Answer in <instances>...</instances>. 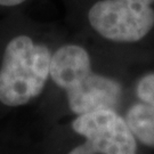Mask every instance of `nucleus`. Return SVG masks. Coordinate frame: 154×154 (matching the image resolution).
<instances>
[{
    "instance_id": "f257e3e1",
    "label": "nucleus",
    "mask_w": 154,
    "mask_h": 154,
    "mask_svg": "<svg viewBox=\"0 0 154 154\" xmlns=\"http://www.w3.org/2000/svg\"><path fill=\"white\" fill-rule=\"evenodd\" d=\"M39 154H149L122 113L104 109L44 125L38 132Z\"/></svg>"
},
{
    "instance_id": "20e7f679",
    "label": "nucleus",
    "mask_w": 154,
    "mask_h": 154,
    "mask_svg": "<svg viewBox=\"0 0 154 154\" xmlns=\"http://www.w3.org/2000/svg\"><path fill=\"white\" fill-rule=\"evenodd\" d=\"M123 86L116 78L93 71L82 81L64 91L69 114L78 116L96 110L121 112Z\"/></svg>"
},
{
    "instance_id": "0eeeda50",
    "label": "nucleus",
    "mask_w": 154,
    "mask_h": 154,
    "mask_svg": "<svg viewBox=\"0 0 154 154\" xmlns=\"http://www.w3.org/2000/svg\"><path fill=\"white\" fill-rule=\"evenodd\" d=\"M24 1H25V0H0V6L13 7V6L20 5V4H22Z\"/></svg>"
},
{
    "instance_id": "f03ea898",
    "label": "nucleus",
    "mask_w": 154,
    "mask_h": 154,
    "mask_svg": "<svg viewBox=\"0 0 154 154\" xmlns=\"http://www.w3.org/2000/svg\"><path fill=\"white\" fill-rule=\"evenodd\" d=\"M53 51L28 35H17L6 45L0 60V106L18 110L44 93L50 74Z\"/></svg>"
},
{
    "instance_id": "7ed1b4c3",
    "label": "nucleus",
    "mask_w": 154,
    "mask_h": 154,
    "mask_svg": "<svg viewBox=\"0 0 154 154\" xmlns=\"http://www.w3.org/2000/svg\"><path fill=\"white\" fill-rule=\"evenodd\" d=\"M154 0H100L90 8V25L114 42H137L154 26Z\"/></svg>"
},
{
    "instance_id": "423d86ee",
    "label": "nucleus",
    "mask_w": 154,
    "mask_h": 154,
    "mask_svg": "<svg viewBox=\"0 0 154 154\" xmlns=\"http://www.w3.org/2000/svg\"><path fill=\"white\" fill-rule=\"evenodd\" d=\"M38 128L0 127V154H39Z\"/></svg>"
},
{
    "instance_id": "39448f33",
    "label": "nucleus",
    "mask_w": 154,
    "mask_h": 154,
    "mask_svg": "<svg viewBox=\"0 0 154 154\" xmlns=\"http://www.w3.org/2000/svg\"><path fill=\"white\" fill-rule=\"evenodd\" d=\"M93 71L91 57L81 46L64 45L51 55L49 79L63 91L74 87Z\"/></svg>"
}]
</instances>
